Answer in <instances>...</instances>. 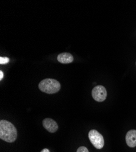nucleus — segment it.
<instances>
[{"label":"nucleus","mask_w":136,"mask_h":152,"mask_svg":"<svg viewBox=\"0 0 136 152\" xmlns=\"http://www.w3.org/2000/svg\"><path fill=\"white\" fill-rule=\"evenodd\" d=\"M92 96L93 99L97 102H103L107 97L106 89L103 85H97L92 90Z\"/></svg>","instance_id":"20e7f679"},{"label":"nucleus","mask_w":136,"mask_h":152,"mask_svg":"<svg viewBox=\"0 0 136 152\" xmlns=\"http://www.w3.org/2000/svg\"><path fill=\"white\" fill-rule=\"evenodd\" d=\"M57 61L63 64H68L73 61V56L68 53H63L59 54L57 57Z\"/></svg>","instance_id":"0eeeda50"},{"label":"nucleus","mask_w":136,"mask_h":152,"mask_svg":"<svg viewBox=\"0 0 136 152\" xmlns=\"http://www.w3.org/2000/svg\"><path fill=\"white\" fill-rule=\"evenodd\" d=\"M10 60L8 57H0V64L1 65H5L7 64L9 62Z\"/></svg>","instance_id":"6e6552de"},{"label":"nucleus","mask_w":136,"mask_h":152,"mask_svg":"<svg viewBox=\"0 0 136 152\" xmlns=\"http://www.w3.org/2000/svg\"><path fill=\"white\" fill-rule=\"evenodd\" d=\"M42 124L43 127L49 133H55L58 130V125L57 122L53 119H45L42 122Z\"/></svg>","instance_id":"39448f33"},{"label":"nucleus","mask_w":136,"mask_h":152,"mask_svg":"<svg viewBox=\"0 0 136 152\" xmlns=\"http://www.w3.org/2000/svg\"><path fill=\"white\" fill-rule=\"evenodd\" d=\"M89 138L92 145L97 149H101L104 145L103 136L96 130H91L89 133Z\"/></svg>","instance_id":"7ed1b4c3"},{"label":"nucleus","mask_w":136,"mask_h":152,"mask_svg":"<svg viewBox=\"0 0 136 152\" xmlns=\"http://www.w3.org/2000/svg\"><path fill=\"white\" fill-rule=\"evenodd\" d=\"M40 152H49V150L48 148H44Z\"/></svg>","instance_id":"9b49d317"},{"label":"nucleus","mask_w":136,"mask_h":152,"mask_svg":"<svg viewBox=\"0 0 136 152\" xmlns=\"http://www.w3.org/2000/svg\"><path fill=\"white\" fill-rule=\"evenodd\" d=\"M4 77V74L2 71H0V80H2L3 78Z\"/></svg>","instance_id":"9d476101"},{"label":"nucleus","mask_w":136,"mask_h":152,"mask_svg":"<svg viewBox=\"0 0 136 152\" xmlns=\"http://www.w3.org/2000/svg\"><path fill=\"white\" fill-rule=\"evenodd\" d=\"M0 138L7 142H14L17 138V130L15 126L6 120H1Z\"/></svg>","instance_id":"f257e3e1"},{"label":"nucleus","mask_w":136,"mask_h":152,"mask_svg":"<svg viewBox=\"0 0 136 152\" xmlns=\"http://www.w3.org/2000/svg\"><path fill=\"white\" fill-rule=\"evenodd\" d=\"M76 152H89V150L85 147L81 146L78 148Z\"/></svg>","instance_id":"1a4fd4ad"},{"label":"nucleus","mask_w":136,"mask_h":152,"mask_svg":"<svg viewBox=\"0 0 136 152\" xmlns=\"http://www.w3.org/2000/svg\"><path fill=\"white\" fill-rule=\"evenodd\" d=\"M125 139L127 145L129 147H135L136 146V130H129L126 134Z\"/></svg>","instance_id":"423d86ee"},{"label":"nucleus","mask_w":136,"mask_h":152,"mask_svg":"<svg viewBox=\"0 0 136 152\" xmlns=\"http://www.w3.org/2000/svg\"><path fill=\"white\" fill-rule=\"evenodd\" d=\"M39 88L43 93L52 94L57 93L60 90V84L57 80L45 79L39 83Z\"/></svg>","instance_id":"f03ea898"}]
</instances>
